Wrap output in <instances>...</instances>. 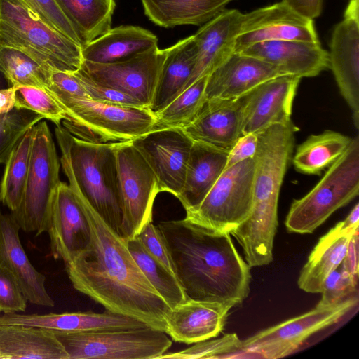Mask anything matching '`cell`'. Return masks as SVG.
<instances>
[{
  "label": "cell",
  "mask_w": 359,
  "mask_h": 359,
  "mask_svg": "<svg viewBox=\"0 0 359 359\" xmlns=\"http://www.w3.org/2000/svg\"><path fill=\"white\" fill-rule=\"evenodd\" d=\"M254 172L253 158L225 168L198 208L186 212L184 219L212 231L231 233L252 211Z\"/></svg>",
  "instance_id": "obj_9"
},
{
  "label": "cell",
  "mask_w": 359,
  "mask_h": 359,
  "mask_svg": "<svg viewBox=\"0 0 359 359\" xmlns=\"http://www.w3.org/2000/svg\"><path fill=\"white\" fill-rule=\"evenodd\" d=\"M278 40L320 42L313 20L280 1L243 15L235 53L257 43Z\"/></svg>",
  "instance_id": "obj_15"
},
{
  "label": "cell",
  "mask_w": 359,
  "mask_h": 359,
  "mask_svg": "<svg viewBox=\"0 0 359 359\" xmlns=\"http://www.w3.org/2000/svg\"><path fill=\"white\" fill-rule=\"evenodd\" d=\"M20 229L11 213L0 212V264L11 273L28 302L53 307L55 302L46 290V276L29 261L20 239Z\"/></svg>",
  "instance_id": "obj_26"
},
{
  "label": "cell",
  "mask_w": 359,
  "mask_h": 359,
  "mask_svg": "<svg viewBox=\"0 0 359 359\" xmlns=\"http://www.w3.org/2000/svg\"><path fill=\"white\" fill-rule=\"evenodd\" d=\"M45 22L82 46L72 24L55 0H22Z\"/></svg>",
  "instance_id": "obj_42"
},
{
  "label": "cell",
  "mask_w": 359,
  "mask_h": 359,
  "mask_svg": "<svg viewBox=\"0 0 359 359\" xmlns=\"http://www.w3.org/2000/svg\"><path fill=\"white\" fill-rule=\"evenodd\" d=\"M157 226L188 299L236 306L248 297L251 267L239 255L230 233L185 219L161 222Z\"/></svg>",
  "instance_id": "obj_2"
},
{
  "label": "cell",
  "mask_w": 359,
  "mask_h": 359,
  "mask_svg": "<svg viewBox=\"0 0 359 359\" xmlns=\"http://www.w3.org/2000/svg\"><path fill=\"white\" fill-rule=\"evenodd\" d=\"M136 237L153 257L175 275L169 251L157 226L152 222L147 223Z\"/></svg>",
  "instance_id": "obj_45"
},
{
  "label": "cell",
  "mask_w": 359,
  "mask_h": 359,
  "mask_svg": "<svg viewBox=\"0 0 359 359\" xmlns=\"http://www.w3.org/2000/svg\"><path fill=\"white\" fill-rule=\"evenodd\" d=\"M343 262L351 274L358 280V232L352 237Z\"/></svg>",
  "instance_id": "obj_48"
},
{
  "label": "cell",
  "mask_w": 359,
  "mask_h": 359,
  "mask_svg": "<svg viewBox=\"0 0 359 359\" xmlns=\"http://www.w3.org/2000/svg\"><path fill=\"white\" fill-rule=\"evenodd\" d=\"M358 297L339 304H318L312 310L265 329L242 341L241 353L278 359L294 352L310 336L342 319L358 305Z\"/></svg>",
  "instance_id": "obj_11"
},
{
  "label": "cell",
  "mask_w": 359,
  "mask_h": 359,
  "mask_svg": "<svg viewBox=\"0 0 359 359\" xmlns=\"http://www.w3.org/2000/svg\"><path fill=\"white\" fill-rule=\"evenodd\" d=\"M257 134L243 135L229 151L226 168L231 167L245 159L253 158L257 147Z\"/></svg>",
  "instance_id": "obj_46"
},
{
  "label": "cell",
  "mask_w": 359,
  "mask_h": 359,
  "mask_svg": "<svg viewBox=\"0 0 359 359\" xmlns=\"http://www.w3.org/2000/svg\"><path fill=\"white\" fill-rule=\"evenodd\" d=\"M197 48L194 35L166 48L156 87L149 109L156 114L184 90L194 69Z\"/></svg>",
  "instance_id": "obj_30"
},
{
  "label": "cell",
  "mask_w": 359,
  "mask_h": 359,
  "mask_svg": "<svg viewBox=\"0 0 359 359\" xmlns=\"http://www.w3.org/2000/svg\"><path fill=\"white\" fill-rule=\"evenodd\" d=\"M15 107L24 109L61 126L66 114L59 102L47 90L32 86L15 87Z\"/></svg>",
  "instance_id": "obj_39"
},
{
  "label": "cell",
  "mask_w": 359,
  "mask_h": 359,
  "mask_svg": "<svg viewBox=\"0 0 359 359\" xmlns=\"http://www.w3.org/2000/svg\"><path fill=\"white\" fill-rule=\"evenodd\" d=\"M55 133L63 172L76 197L122 236L123 212L116 163V149L121 142H86L61 126H56Z\"/></svg>",
  "instance_id": "obj_4"
},
{
  "label": "cell",
  "mask_w": 359,
  "mask_h": 359,
  "mask_svg": "<svg viewBox=\"0 0 359 359\" xmlns=\"http://www.w3.org/2000/svg\"><path fill=\"white\" fill-rule=\"evenodd\" d=\"M329 67L359 129V18L344 15L332 33Z\"/></svg>",
  "instance_id": "obj_18"
},
{
  "label": "cell",
  "mask_w": 359,
  "mask_h": 359,
  "mask_svg": "<svg viewBox=\"0 0 359 359\" xmlns=\"http://www.w3.org/2000/svg\"><path fill=\"white\" fill-rule=\"evenodd\" d=\"M242 341L237 334H226L215 339H207L186 349L172 353H164L160 359L227 358L231 354L241 353Z\"/></svg>",
  "instance_id": "obj_40"
},
{
  "label": "cell",
  "mask_w": 359,
  "mask_h": 359,
  "mask_svg": "<svg viewBox=\"0 0 359 359\" xmlns=\"http://www.w3.org/2000/svg\"><path fill=\"white\" fill-rule=\"evenodd\" d=\"M51 71L27 53L0 42V72L8 87L32 86L47 90Z\"/></svg>",
  "instance_id": "obj_36"
},
{
  "label": "cell",
  "mask_w": 359,
  "mask_h": 359,
  "mask_svg": "<svg viewBox=\"0 0 359 359\" xmlns=\"http://www.w3.org/2000/svg\"><path fill=\"white\" fill-rule=\"evenodd\" d=\"M346 269L343 261L325 279L318 304L332 306L347 299L358 297V283Z\"/></svg>",
  "instance_id": "obj_41"
},
{
  "label": "cell",
  "mask_w": 359,
  "mask_h": 359,
  "mask_svg": "<svg viewBox=\"0 0 359 359\" xmlns=\"http://www.w3.org/2000/svg\"><path fill=\"white\" fill-rule=\"evenodd\" d=\"M78 34L82 47L111 28L115 0H55Z\"/></svg>",
  "instance_id": "obj_33"
},
{
  "label": "cell",
  "mask_w": 359,
  "mask_h": 359,
  "mask_svg": "<svg viewBox=\"0 0 359 359\" xmlns=\"http://www.w3.org/2000/svg\"><path fill=\"white\" fill-rule=\"evenodd\" d=\"M300 78L283 75L267 80L244 95L243 135L292 121L293 101Z\"/></svg>",
  "instance_id": "obj_17"
},
{
  "label": "cell",
  "mask_w": 359,
  "mask_h": 359,
  "mask_svg": "<svg viewBox=\"0 0 359 359\" xmlns=\"http://www.w3.org/2000/svg\"><path fill=\"white\" fill-rule=\"evenodd\" d=\"M359 207L320 238L303 266L299 287L309 293H320L329 274L344 260L353 235L358 232Z\"/></svg>",
  "instance_id": "obj_19"
},
{
  "label": "cell",
  "mask_w": 359,
  "mask_h": 359,
  "mask_svg": "<svg viewBox=\"0 0 359 359\" xmlns=\"http://www.w3.org/2000/svg\"><path fill=\"white\" fill-rule=\"evenodd\" d=\"M294 11L308 18L319 17L323 7V0H282Z\"/></svg>",
  "instance_id": "obj_47"
},
{
  "label": "cell",
  "mask_w": 359,
  "mask_h": 359,
  "mask_svg": "<svg viewBox=\"0 0 359 359\" xmlns=\"http://www.w3.org/2000/svg\"><path fill=\"white\" fill-rule=\"evenodd\" d=\"M15 87L0 88V114L10 111L15 107Z\"/></svg>",
  "instance_id": "obj_49"
},
{
  "label": "cell",
  "mask_w": 359,
  "mask_h": 359,
  "mask_svg": "<svg viewBox=\"0 0 359 359\" xmlns=\"http://www.w3.org/2000/svg\"><path fill=\"white\" fill-rule=\"evenodd\" d=\"M297 130L291 121L271 125L257 133L252 211L231 232L243 248L250 267L267 265L273 260L279 194L292 160Z\"/></svg>",
  "instance_id": "obj_3"
},
{
  "label": "cell",
  "mask_w": 359,
  "mask_h": 359,
  "mask_svg": "<svg viewBox=\"0 0 359 359\" xmlns=\"http://www.w3.org/2000/svg\"><path fill=\"white\" fill-rule=\"evenodd\" d=\"M351 140L348 136L333 130L310 135L298 145L291 161L298 172L319 175L344 153Z\"/></svg>",
  "instance_id": "obj_32"
},
{
  "label": "cell",
  "mask_w": 359,
  "mask_h": 359,
  "mask_svg": "<svg viewBox=\"0 0 359 359\" xmlns=\"http://www.w3.org/2000/svg\"><path fill=\"white\" fill-rule=\"evenodd\" d=\"M229 152L203 142H194L184 185L177 197L186 212L197 208L213 187L226 168Z\"/></svg>",
  "instance_id": "obj_27"
},
{
  "label": "cell",
  "mask_w": 359,
  "mask_h": 359,
  "mask_svg": "<svg viewBox=\"0 0 359 359\" xmlns=\"http://www.w3.org/2000/svg\"><path fill=\"white\" fill-rule=\"evenodd\" d=\"M53 332L69 359H154L172 345L165 332L149 326L90 332Z\"/></svg>",
  "instance_id": "obj_10"
},
{
  "label": "cell",
  "mask_w": 359,
  "mask_h": 359,
  "mask_svg": "<svg viewBox=\"0 0 359 359\" xmlns=\"http://www.w3.org/2000/svg\"><path fill=\"white\" fill-rule=\"evenodd\" d=\"M283 75L269 63L234 53L208 74L205 96L206 100L238 99L262 83Z\"/></svg>",
  "instance_id": "obj_23"
},
{
  "label": "cell",
  "mask_w": 359,
  "mask_h": 359,
  "mask_svg": "<svg viewBox=\"0 0 359 359\" xmlns=\"http://www.w3.org/2000/svg\"><path fill=\"white\" fill-rule=\"evenodd\" d=\"M359 194V137L304 196L291 204L285 225L290 233H311L331 215Z\"/></svg>",
  "instance_id": "obj_7"
},
{
  "label": "cell",
  "mask_w": 359,
  "mask_h": 359,
  "mask_svg": "<svg viewBox=\"0 0 359 359\" xmlns=\"http://www.w3.org/2000/svg\"><path fill=\"white\" fill-rule=\"evenodd\" d=\"M27 300L11 273L0 264V312H25Z\"/></svg>",
  "instance_id": "obj_44"
},
{
  "label": "cell",
  "mask_w": 359,
  "mask_h": 359,
  "mask_svg": "<svg viewBox=\"0 0 359 359\" xmlns=\"http://www.w3.org/2000/svg\"><path fill=\"white\" fill-rule=\"evenodd\" d=\"M75 74L88 98L112 104L144 107L134 97L116 89L95 82L79 69Z\"/></svg>",
  "instance_id": "obj_43"
},
{
  "label": "cell",
  "mask_w": 359,
  "mask_h": 359,
  "mask_svg": "<svg viewBox=\"0 0 359 359\" xmlns=\"http://www.w3.org/2000/svg\"><path fill=\"white\" fill-rule=\"evenodd\" d=\"M79 201L89 221L91 241L86 250L65 265L73 287L108 311L165 332L171 308L135 262L126 239Z\"/></svg>",
  "instance_id": "obj_1"
},
{
  "label": "cell",
  "mask_w": 359,
  "mask_h": 359,
  "mask_svg": "<svg viewBox=\"0 0 359 359\" xmlns=\"http://www.w3.org/2000/svg\"><path fill=\"white\" fill-rule=\"evenodd\" d=\"M0 42L18 48L49 70L76 72L82 46L41 20L22 0H0Z\"/></svg>",
  "instance_id": "obj_5"
},
{
  "label": "cell",
  "mask_w": 359,
  "mask_h": 359,
  "mask_svg": "<svg viewBox=\"0 0 359 359\" xmlns=\"http://www.w3.org/2000/svg\"><path fill=\"white\" fill-rule=\"evenodd\" d=\"M0 325H22L52 331L76 332L134 330L148 326L135 318L107 310L103 313L89 311L46 314L4 313L0 316Z\"/></svg>",
  "instance_id": "obj_25"
},
{
  "label": "cell",
  "mask_w": 359,
  "mask_h": 359,
  "mask_svg": "<svg viewBox=\"0 0 359 359\" xmlns=\"http://www.w3.org/2000/svg\"><path fill=\"white\" fill-rule=\"evenodd\" d=\"M34 126L23 135L6 161L0 186V201L11 212L19 207L30 163Z\"/></svg>",
  "instance_id": "obj_35"
},
{
  "label": "cell",
  "mask_w": 359,
  "mask_h": 359,
  "mask_svg": "<svg viewBox=\"0 0 359 359\" xmlns=\"http://www.w3.org/2000/svg\"><path fill=\"white\" fill-rule=\"evenodd\" d=\"M243 13L226 8L201 26L194 34L197 48L196 62L183 91L198 79L208 75L235 53Z\"/></svg>",
  "instance_id": "obj_22"
},
{
  "label": "cell",
  "mask_w": 359,
  "mask_h": 359,
  "mask_svg": "<svg viewBox=\"0 0 359 359\" xmlns=\"http://www.w3.org/2000/svg\"><path fill=\"white\" fill-rule=\"evenodd\" d=\"M234 0H140L144 15L157 26H201Z\"/></svg>",
  "instance_id": "obj_31"
},
{
  "label": "cell",
  "mask_w": 359,
  "mask_h": 359,
  "mask_svg": "<svg viewBox=\"0 0 359 359\" xmlns=\"http://www.w3.org/2000/svg\"><path fill=\"white\" fill-rule=\"evenodd\" d=\"M0 359H1V355H0Z\"/></svg>",
  "instance_id": "obj_50"
},
{
  "label": "cell",
  "mask_w": 359,
  "mask_h": 359,
  "mask_svg": "<svg viewBox=\"0 0 359 359\" xmlns=\"http://www.w3.org/2000/svg\"><path fill=\"white\" fill-rule=\"evenodd\" d=\"M208 76L196 80L161 111L155 114L152 130L182 129L191 123L206 100L205 89Z\"/></svg>",
  "instance_id": "obj_37"
},
{
  "label": "cell",
  "mask_w": 359,
  "mask_h": 359,
  "mask_svg": "<svg viewBox=\"0 0 359 359\" xmlns=\"http://www.w3.org/2000/svg\"><path fill=\"white\" fill-rule=\"evenodd\" d=\"M244 95L206 100L193 121L182 128L194 141L229 151L243 135Z\"/></svg>",
  "instance_id": "obj_20"
},
{
  "label": "cell",
  "mask_w": 359,
  "mask_h": 359,
  "mask_svg": "<svg viewBox=\"0 0 359 359\" xmlns=\"http://www.w3.org/2000/svg\"><path fill=\"white\" fill-rule=\"evenodd\" d=\"M1 359H69L53 331L22 325H0Z\"/></svg>",
  "instance_id": "obj_29"
},
{
  "label": "cell",
  "mask_w": 359,
  "mask_h": 359,
  "mask_svg": "<svg viewBox=\"0 0 359 359\" xmlns=\"http://www.w3.org/2000/svg\"><path fill=\"white\" fill-rule=\"evenodd\" d=\"M165 56L166 48L156 47L117 62L83 61L79 70L95 82L128 94L149 108Z\"/></svg>",
  "instance_id": "obj_13"
},
{
  "label": "cell",
  "mask_w": 359,
  "mask_h": 359,
  "mask_svg": "<svg viewBox=\"0 0 359 359\" xmlns=\"http://www.w3.org/2000/svg\"><path fill=\"white\" fill-rule=\"evenodd\" d=\"M154 173L159 192L176 198L184 182L194 141L181 128L150 131L131 141Z\"/></svg>",
  "instance_id": "obj_14"
},
{
  "label": "cell",
  "mask_w": 359,
  "mask_h": 359,
  "mask_svg": "<svg viewBox=\"0 0 359 359\" xmlns=\"http://www.w3.org/2000/svg\"><path fill=\"white\" fill-rule=\"evenodd\" d=\"M66 114L62 126L75 137L93 143L133 140L152 130L156 116L149 108L54 95Z\"/></svg>",
  "instance_id": "obj_6"
},
{
  "label": "cell",
  "mask_w": 359,
  "mask_h": 359,
  "mask_svg": "<svg viewBox=\"0 0 359 359\" xmlns=\"http://www.w3.org/2000/svg\"><path fill=\"white\" fill-rule=\"evenodd\" d=\"M240 53L271 65L284 75L300 79L316 76L329 67L328 51L320 42L266 41L250 46Z\"/></svg>",
  "instance_id": "obj_21"
},
{
  "label": "cell",
  "mask_w": 359,
  "mask_h": 359,
  "mask_svg": "<svg viewBox=\"0 0 359 359\" xmlns=\"http://www.w3.org/2000/svg\"><path fill=\"white\" fill-rule=\"evenodd\" d=\"M131 141L121 142L116 149L125 239L136 237L152 222L154 203L159 193L154 173Z\"/></svg>",
  "instance_id": "obj_12"
},
{
  "label": "cell",
  "mask_w": 359,
  "mask_h": 359,
  "mask_svg": "<svg viewBox=\"0 0 359 359\" xmlns=\"http://www.w3.org/2000/svg\"><path fill=\"white\" fill-rule=\"evenodd\" d=\"M43 119L33 111L16 107L0 114V164L6 163L27 131Z\"/></svg>",
  "instance_id": "obj_38"
},
{
  "label": "cell",
  "mask_w": 359,
  "mask_h": 359,
  "mask_svg": "<svg viewBox=\"0 0 359 359\" xmlns=\"http://www.w3.org/2000/svg\"></svg>",
  "instance_id": "obj_51"
},
{
  "label": "cell",
  "mask_w": 359,
  "mask_h": 359,
  "mask_svg": "<svg viewBox=\"0 0 359 359\" xmlns=\"http://www.w3.org/2000/svg\"><path fill=\"white\" fill-rule=\"evenodd\" d=\"M126 241L142 273L171 309L188 299L176 276L153 257L137 237L126 239Z\"/></svg>",
  "instance_id": "obj_34"
},
{
  "label": "cell",
  "mask_w": 359,
  "mask_h": 359,
  "mask_svg": "<svg viewBox=\"0 0 359 359\" xmlns=\"http://www.w3.org/2000/svg\"><path fill=\"white\" fill-rule=\"evenodd\" d=\"M51 254L65 265L86 250L91 241L89 221L69 184L60 182L55 196L47 231Z\"/></svg>",
  "instance_id": "obj_16"
},
{
  "label": "cell",
  "mask_w": 359,
  "mask_h": 359,
  "mask_svg": "<svg viewBox=\"0 0 359 359\" xmlns=\"http://www.w3.org/2000/svg\"><path fill=\"white\" fill-rule=\"evenodd\" d=\"M233 306L231 302L187 299L169 311L165 333L172 340L187 344L216 337Z\"/></svg>",
  "instance_id": "obj_24"
},
{
  "label": "cell",
  "mask_w": 359,
  "mask_h": 359,
  "mask_svg": "<svg viewBox=\"0 0 359 359\" xmlns=\"http://www.w3.org/2000/svg\"><path fill=\"white\" fill-rule=\"evenodd\" d=\"M158 39L140 26L121 25L110 28L82 47L83 61L113 63L130 59L158 47Z\"/></svg>",
  "instance_id": "obj_28"
},
{
  "label": "cell",
  "mask_w": 359,
  "mask_h": 359,
  "mask_svg": "<svg viewBox=\"0 0 359 359\" xmlns=\"http://www.w3.org/2000/svg\"><path fill=\"white\" fill-rule=\"evenodd\" d=\"M60 161L47 123L34 126L29 172L19 207L11 215L20 229L38 236L46 232L60 183Z\"/></svg>",
  "instance_id": "obj_8"
}]
</instances>
